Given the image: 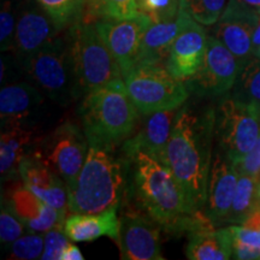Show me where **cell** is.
Listing matches in <instances>:
<instances>
[{
  "instance_id": "7c38bea8",
  "label": "cell",
  "mask_w": 260,
  "mask_h": 260,
  "mask_svg": "<svg viewBox=\"0 0 260 260\" xmlns=\"http://www.w3.org/2000/svg\"><path fill=\"white\" fill-rule=\"evenodd\" d=\"M151 24L146 16L140 14L130 18H102L95 22L96 30L116 59L122 76L136 64L142 38Z\"/></svg>"
},
{
  "instance_id": "f35d334b",
  "label": "cell",
  "mask_w": 260,
  "mask_h": 260,
  "mask_svg": "<svg viewBox=\"0 0 260 260\" xmlns=\"http://www.w3.org/2000/svg\"><path fill=\"white\" fill-rule=\"evenodd\" d=\"M84 256L82 252L80 251V248L77 246H75L74 243H68V246L65 247L63 253H61L60 260H83Z\"/></svg>"
},
{
  "instance_id": "6da1fadb",
  "label": "cell",
  "mask_w": 260,
  "mask_h": 260,
  "mask_svg": "<svg viewBox=\"0 0 260 260\" xmlns=\"http://www.w3.org/2000/svg\"><path fill=\"white\" fill-rule=\"evenodd\" d=\"M122 153L129 161L126 194L135 206L157 222L162 230L180 235L216 226L204 211H195L191 207L183 188L168 165L144 149Z\"/></svg>"
},
{
  "instance_id": "7402d4cb",
  "label": "cell",
  "mask_w": 260,
  "mask_h": 260,
  "mask_svg": "<svg viewBox=\"0 0 260 260\" xmlns=\"http://www.w3.org/2000/svg\"><path fill=\"white\" fill-rule=\"evenodd\" d=\"M44 103V94L32 83L5 84L0 90L2 128L11 124H24Z\"/></svg>"
},
{
  "instance_id": "ba28073f",
  "label": "cell",
  "mask_w": 260,
  "mask_h": 260,
  "mask_svg": "<svg viewBox=\"0 0 260 260\" xmlns=\"http://www.w3.org/2000/svg\"><path fill=\"white\" fill-rule=\"evenodd\" d=\"M214 110V144L237 164L259 139L260 106L236 99L229 93L220 98Z\"/></svg>"
},
{
  "instance_id": "8992f818",
  "label": "cell",
  "mask_w": 260,
  "mask_h": 260,
  "mask_svg": "<svg viewBox=\"0 0 260 260\" xmlns=\"http://www.w3.org/2000/svg\"><path fill=\"white\" fill-rule=\"evenodd\" d=\"M126 90L142 116L177 110L190 95L186 82L177 80L161 63H138L123 74Z\"/></svg>"
},
{
  "instance_id": "ab89813d",
  "label": "cell",
  "mask_w": 260,
  "mask_h": 260,
  "mask_svg": "<svg viewBox=\"0 0 260 260\" xmlns=\"http://www.w3.org/2000/svg\"><path fill=\"white\" fill-rule=\"evenodd\" d=\"M254 57L256 58H260V47L258 48V50L254 51Z\"/></svg>"
},
{
  "instance_id": "1f68e13d",
  "label": "cell",
  "mask_w": 260,
  "mask_h": 260,
  "mask_svg": "<svg viewBox=\"0 0 260 260\" xmlns=\"http://www.w3.org/2000/svg\"><path fill=\"white\" fill-rule=\"evenodd\" d=\"M27 230L25 224L12 212L8 204L2 200V212H0V241H2V245H11Z\"/></svg>"
},
{
  "instance_id": "5b68a950",
  "label": "cell",
  "mask_w": 260,
  "mask_h": 260,
  "mask_svg": "<svg viewBox=\"0 0 260 260\" xmlns=\"http://www.w3.org/2000/svg\"><path fill=\"white\" fill-rule=\"evenodd\" d=\"M67 35L80 98L123 77L116 59L98 32L95 23L76 22L69 27Z\"/></svg>"
},
{
  "instance_id": "9c48e42d",
  "label": "cell",
  "mask_w": 260,
  "mask_h": 260,
  "mask_svg": "<svg viewBox=\"0 0 260 260\" xmlns=\"http://www.w3.org/2000/svg\"><path fill=\"white\" fill-rule=\"evenodd\" d=\"M89 141L84 129L75 122L65 121L32 146L42 160L57 172L67 187L76 181L88 155Z\"/></svg>"
},
{
  "instance_id": "7a4b0ae2",
  "label": "cell",
  "mask_w": 260,
  "mask_h": 260,
  "mask_svg": "<svg viewBox=\"0 0 260 260\" xmlns=\"http://www.w3.org/2000/svg\"><path fill=\"white\" fill-rule=\"evenodd\" d=\"M214 122V106L186 103L178 110L168 145L167 165L195 211H204L207 199Z\"/></svg>"
},
{
  "instance_id": "484cf974",
  "label": "cell",
  "mask_w": 260,
  "mask_h": 260,
  "mask_svg": "<svg viewBox=\"0 0 260 260\" xmlns=\"http://www.w3.org/2000/svg\"><path fill=\"white\" fill-rule=\"evenodd\" d=\"M259 206V176L240 174L232 207L224 224L228 225L241 224Z\"/></svg>"
},
{
  "instance_id": "30bf717a",
  "label": "cell",
  "mask_w": 260,
  "mask_h": 260,
  "mask_svg": "<svg viewBox=\"0 0 260 260\" xmlns=\"http://www.w3.org/2000/svg\"><path fill=\"white\" fill-rule=\"evenodd\" d=\"M242 67L232 51L210 34L204 63L186 82L187 88L200 99H220L232 92Z\"/></svg>"
},
{
  "instance_id": "60d3db41",
  "label": "cell",
  "mask_w": 260,
  "mask_h": 260,
  "mask_svg": "<svg viewBox=\"0 0 260 260\" xmlns=\"http://www.w3.org/2000/svg\"><path fill=\"white\" fill-rule=\"evenodd\" d=\"M259 195H260V175H259Z\"/></svg>"
},
{
  "instance_id": "8d00e7d4",
  "label": "cell",
  "mask_w": 260,
  "mask_h": 260,
  "mask_svg": "<svg viewBox=\"0 0 260 260\" xmlns=\"http://www.w3.org/2000/svg\"><path fill=\"white\" fill-rule=\"evenodd\" d=\"M224 11L260 18V0H229Z\"/></svg>"
},
{
  "instance_id": "2e32d148",
  "label": "cell",
  "mask_w": 260,
  "mask_h": 260,
  "mask_svg": "<svg viewBox=\"0 0 260 260\" xmlns=\"http://www.w3.org/2000/svg\"><path fill=\"white\" fill-rule=\"evenodd\" d=\"M61 29L38 4L25 8L17 18L14 50L22 63L59 35Z\"/></svg>"
},
{
  "instance_id": "74e56055",
  "label": "cell",
  "mask_w": 260,
  "mask_h": 260,
  "mask_svg": "<svg viewBox=\"0 0 260 260\" xmlns=\"http://www.w3.org/2000/svg\"><path fill=\"white\" fill-rule=\"evenodd\" d=\"M106 0H83L82 16L80 22L84 23H95L99 19L104 18Z\"/></svg>"
},
{
  "instance_id": "ffe728a7",
  "label": "cell",
  "mask_w": 260,
  "mask_h": 260,
  "mask_svg": "<svg viewBox=\"0 0 260 260\" xmlns=\"http://www.w3.org/2000/svg\"><path fill=\"white\" fill-rule=\"evenodd\" d=\"M259 19L224 11L218 22L213 24L211 35L222 41L241 64L245 65L254 57L252 39Z\"/></svg>"
},
{
  "instance_id": "e0dca14e",
  "label": "cell",
  "mask_w": 260,
  "mask_h": 260,
  "mask_svg": "<svg viewBox=\"0 0 260 260\" xmlns=\"http://www.w3.org/2000/svg\"><path fill=\"white\" fill-rule=\"evenodd\" d=\"M181 109V107H180ZM165 110L145 115L141 128L123 142L122 152L144 149L152 157L167 165L168 145L178 110Z\"/></svg>"
},
{
  "instance_id": "277c9868",
  "label": "cell",
  "mask_w": 260,
  "mask_h": 260,
  "mask_svg": "<svg viewBox=\"0 0 260 260\" xmlns=\"http://www.w3.org/2000/svg\"><path fill=\"white\" fill-rule=\"evenodd\" d=\"M77 112L88 140L110 146L123 145L134 134L141 115L123 77L84 94Z\"/></svg>"
},
{
  "instance_id": "44dd1931",
  "label": "cell",
  "mask_w": 260,
  "mask_h": 260,
  "mask_svg": "<svg viewBox=\"0 0 260 260\" xmlns=\"http://www.w3.org/2000/svg\"><path fill=\"white\" fill-rule=\"evenodd\" d=\"M189 15L181 9L175 19L151 24L146 30L140 46L138 63H167L175 39L191 21Z\"/></svg>"
},
{
  "instance_id": "8fae6325",
  "label": "cell",
  "mask_w": 260,
  "mask_h": 260,
  "mask_svg": "<svg viewBox=\"0 0 260 260\" xmlns=\"http://www.w3.org/2000/svg\"><path fill=\"white\" fill-rule=\"evenodd\" d=\"M119 249L124 260H162L159 224L135 205L126 206L121 216Z\"/></svg>"
},
{
  "instance_id": "d6986e66",
  "label": "cell",
  "mask_w": 260,
  "mask_h": 260,
  "mask_svg": "<svg viewBox=\"0 0 260 260\" xmlns=\"http://www.w3.org/2000/svg\"><path fill=\"white\" fill-rule=\"evenodd\" d=\"M117 210L118 207L99 213H69L63 225L65 235L73 242H90L107 236L118 243L121 219Z\"/></svg>"
},
{
  "instance_id": "d4e9b609",
  "label": "cell",
  "mask_w": 260,
  "mask_h": 260,
  "mask_svg": "<svg viewBox=\"0 0 260 260\" xmlns=\"http://www.w3.org/2000/svg\"><path fill=\"white\" fill-rule=\"evenodd\" d=\"M229 226L233 235V258L260 260V206L241 224Z\"/></svg>"
},
{
  "instance_id": "836d02e7",
  "label": "cell",
  "mask_w": 260,
  "mask_h": 260,
  "mask_svg": "<svg viewBox=\"0 0 260 260\" xmlns=\"http://www.w3.org/2000/svg\"><path fill=\"white\" fill-rule=\"evenodd\" d=\"M45 245L42 260H60L61 253L69 243V237L65 235L63 228H53L45 233Z\"/></svg>"
},
{
  "instance_id": "4316f807",
  "label": "cell",
  "mask_w": 260,
  "mask_h": 260,
  "mask_svg": "<svg viewBox=\"0 0 260 260\" xmlns=\"http://www.w3.org/2000/svg\"><path fill=\"white\" fill-rule=\"evenodd\" d=\"M230 94L242 102L260 106V58L253 57L243 65Z\"/></svg>"
},
{
  "instance_id": "3957f363",
  "label": "cell",
  "mask_w": 260,
  "mask_h": 260,
  "mask_svg": "<svg viewBox=\"0 0 260 260\" xmlns=\"http://www.w3.org/2000/svg\"><path fill=\"white\" fill-rule=\"evenodd\" d=\"M89 141L88 155L76 181L68 187L69 213H99L118 207L128 188L129 161L117 146Z\"/></svg>"
},
{
  "instance_id": "f1b7e54d",
  "label": "cell",
  "mask_w": 260,
  "mask_h": 260,
  "mask_svg": "<svg viewBox=\"0 0 260 260\" xmlns=\"http://www.w3.org/2000/svg\"><path fill=\"white\" fill-rule=\"evenodd\" d=\"M229 0H181V9L203 25H213L222 17Z\"/></svg>"
},
{
  "instance_id": "603a6c76",
  "label": "cell",
  "mask_w": 260,
  "mask_h": 260,
  "mask_svg": "<svg viewBox=\"0 0 260 260\" xmlns=\"http://www.w3.org/2000/svg\"><path fill=\"white\" fill-rule=\"evenodd\" d=\"M35 130L24 124H11L2 128L0 136V172L2 180L19 177V164L35 144Z\"/></svg>"
},
{
  "instance_id": "e575fe53",
  "label": "cell",
  "mask_w": 260,
  "mask_h": 260,
  "mask_svg": "<svg viewBox=\"0 0 260 260\" xmlns=\"http://www.w3.org/2000/svg\"><path fill=\"white\" fill-rule=\"evenodd\" d=\"M138 15L136 0H106L104 18L123 19Z\"/></svg>"
},
{
  "instance_id": "83f0119b",
  "label": "cell",
  "mask_w": 260,
  "mask_h": 260,
  "mask_svg": "<svg viewBox=\"0 0 260 260\" xmlns=\"http://www.w3.org/2000/svg\"><path fill=\"white\" fill-rule=\"evenodd\" d=\"M61 30L80 22L83 0H35Z\"/></svg>"
},
{
  "instance_id": "4fadbf2b",
  "label": "cell",
  "mask_w": 260,
  "mask_h": 260,
  "mask_svg": "<svg viewBox=\"0 0 260 260\" xmlns=\"http://www.w3.org/2000/svg\"><path fill=\"white\" fill-rule=\"evenodd\" d=\"M239 177L235 162L214 144L204 212L216 226L225 223Z\"/></svg>"
},
{
  "instance_id": "d6a6232c",
  "label": "cell",
  "mask_w": 260,
  "mask_h": 260,
  "mask_svg": "<svg viewBox=\"0 0 260 260\" xmlns=\"http://www.w3.org/2000/svg\"><path fill=\"white\" fill-rule=\"evenodd\" d=\"M16 19L15 10L10 0L3 3L0 11V47L2 52H8L14 48L15 32H16Z\"/></svg>"
},
{
  "instance_id": "52a82bcc",
  "label": "cell",
  "mask_w": 260,
  "mask_h": 260,
  "mask_svg": "<svg viewBox=\"0 0 260 260\" xmlns=\"http://www.w3.org/2000/svg\"><path fill=\"white\" fill-rule=\"evenodd\" d=\"M23 65L32 84L52 102L68 105L80 98L68 35H58Z\"/></svg>"
},
{
  "instance_id": "d590c367",
  "label": "cell",
  "mask_w": 260,
  "mask_h": 260,
  "mask_svg": "<svg viewBox=\"0 0 260 260\" xmlns=\"http://www.w3.org/2000/svg\"><path fill=\"white\" fill-rule=\"evenodd\" d=\"M236 169L239 174H248L259 176L260 175V135L258 141L251 152L242 159L241 161L237 162Z\"/></svg>"
},
{
  "instance_id": "4dcf8cb0",
  "label": "cell",
  "mask_w": 260,
  "mask_h": 260,
  "mask_svg": "<svg viewBox=\"0 0 260 260\" xmlns=\"http://www.w3.org/2000/svg\"><path fill=\"white\" fill-rule=\"evenodd\" d=\"M45 236L41 233H31L22 235L10 245L9 259L34 260L41 259L44 252Z\"/></svg>"
},
{
  "instance_id": "cb8c5ba5",
  "label": "cell",
  "mask_w": 260,
  "mask_h": 260,
  "mask_svg": "<svg viewBox=\"0 0 260 260\" xmlns=\"http://www.w3.org/2000/svg\"><path fill=\"white\" fill-rule=\"evenodd\" d=\"M190 260H226L233 258V235L230 226L209 228L189 234L186 251Z\"/></svg>"
},
{
  "instance_id": "9a60e30c",
  "label": "cell",
  "mask_w": 260,
  "mask_h": 260,
  "mask_svg": "<svg viewBox=\"0 0 260 260\" xmlns=\"http://www.w3.org/2000/svg\"><path fill=\"white\" fill-rule=\"evenodd\" d=\"M207 39L204 25L194 19L175 39L165 65L177 80L187 82L198 73L206 54Z\"/></svg>"
},
{
  "instance_id": "ac0fdd59",
  "label": "cell",
  "mask_w": 260,
  "mask_h": 260,
  "mask_svg": "<svg viewBox=\"0 0 260 260\" xmlns=\"http://www.w3.org/2000/svg\"><path fill=\"white\" fill-rule=\"evenodd\" d=\"M4 201L31 233L42 234L53 228H63L67 218L59 211L39 199L23 183L16 187L9 199Z\"/></svg>"
},
{
  "instance_id": "f546056e",
  "label": "cell",
  "mask_w": 260,
  "mask_h": 260,
  "mask_svg": "<svg viewBox=\"0 0 260 260\" xmlns=\"http://www.w3.org/2000/svg\"><path fill=\"white\" fill-rule=\"evenodd\" d=\"M136 11L152 24L175 19L181 11V0H136Z\"/></svg>"
},
{
  "instance_id": "5bb4252c",
  "label": "cell",
  "mask_w": 260,
  "mask_h": 260,
  "mask_svg": "<svg viewBox=\"0 0 260 260\" xmlns=\"http://www.w3.org/2000/svg\"><path fill=\"white\" fill-rule=\"evenodd\" d=\"M19 177L22 183L39 199L68 216L69 197L67 183L31 149L19 164Z\"/></svg>"
}]
</instances>
